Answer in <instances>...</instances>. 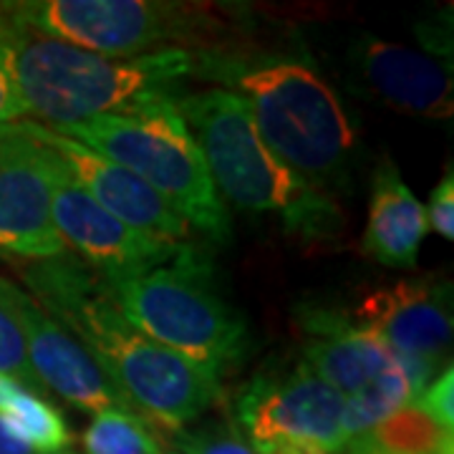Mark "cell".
I'll list each match as a JSON object with an SVG mask.
<instances>
[{
    "label": "cell",
    "mask_w": 454,
    "mask_h": 454,
    "mask_svg": "<svg viewBox=\"0 0 454 454\" xmlns=\"http://www.w3.org/2000/svg\"><path fill=\"white\" fill-rule=\"evenodd\" d=\"M162 454H182V452H162Z\"/></svg>",
    "instance_id": "4316f807"
},
{
    "label": "cell",
    "mask_w": 454,
    "mask_h": 454,
    "mask_svg": "<svg viewBox=\"0 0 454 454\" xmlns=\"http://www.w3.org/2000/svg\"><path fill=\"white\" fill-rule=\"evenodd\" d=\"M104 288L131 328L207 372L220 373L243 356V318L215 293L210 265L192 245L146 276Z\"/></svg>",
    "instance_id": "8992f818"
},
{
    "label": "cell",
    "mask_w": 454,
    "mask_h": 454,
    "mask_svg": "<svg viewBox=\"0 0 454 454\" xmlns=\"http://www.w3.org/2000/svg\"><path fill=\"white\" fill-rule=\"evenodd\" d=\"M0 376L26 391H41L28 358V340L16 306V286L0 278Z\"/></svg>",
    "instance_id": "ffe728a7"
},
{
    "label": "cell",
    "mask_w": 454,
    "mask_h": 454,
    "mask_svg": "<svg viewBox=\"0 0 454 454\" xmlns=\"http://www.w3.org/2000/svg\"><path fill=\"white\" fill-rule=\"evenodd\" d=\"M169 439L182 450V454H255L235 432V427L225 424H207L195 432L182 429L169 434Z\"/></svg>",
    "instance_id": "44dd1931"
},
{
    "label": "cell",
    "mask_w": 454,
    "mask_h": 454,
    "mask_svg": "<svg viewBox=\"0 0 454 454\" xmlns=\"http://www.w3.org/2000/svg\"><path fill=\"white\" fill-rule=\"evenodd\" d=\"M53 131L145 179L190 227L195 225L217 243L230 240L227 205L212 184L205 157L175 98H162L137 114L98 116Z\"/></svg>",
    "instance_id": "5b68a950"
},
{
    "label": "cell",
    "mask_w": 454,
    "mask_h": 454,
    "mask_svg": "<svg viewBox=\"0 0 454 454\" xmlns=\"http://www.w3.org/2000/svg\"><path fill=\"white\" fill-rule=\"evenodd\" d=\"M348 454H454V434L414 404L404 406L372 432L351 439Z\"/></svg>",
    "instance_id": "e0dca14e"
},
{
    "label": "cell",
    "mask_w": 454,
    "mask_h": 454,
    "mask_svg": "<svg viewBox=\"0 0 454 454\" xmlns=\"http://www.w3.org/2000/svg\"><path fill=\"white\" fill-rule=\"evenodd\" d=\"M192 79L243 98L268 149L318 190L343 177L356 131L306 53L235 43L192 51Z\"/></svg>",
    "instance_id": "7a4b0ae2"
},
{
    "label": "cell",
    "mask_w": 454,
    "mask_h": 454,
    "mask_svg": "<svg viewBox=\"0 0 454 454\" xmlns=\"http://www.w3.org/2000/svg\"><path fill=\"white\" fill-rule=\"evenodd\" d=\"M0 417L13 429L16 437L23 439L38 454H59L71 444L64 417L49 402L18 384L8 404L3 406Z\"/></svg>",
    "instance_id": "ac0fdd59"
},
{
    "label": "cell",
    "mask_w": 454,
    "mask_h": 454,
    "mask_svg": "<svg viewBox=\"0 0 454 454\" xmlns=\"http://www.w3.org/2000/svg\"><path fill=\"white\" fill-rule=\"evenodd\" d=\"M235 432L255 454H339L348 447L343 399L303 361L260 373L235 396Z\"/></svg>",
    "instance_id": "9c48e42d"
},
{
    "label": "cell",
    "mask_w": 454,
    "mask_h": 454,
    "mask_svg": "<svg viewBox=\"0 0 454 454\" xmlns=\"http://www.w3.org/2000/svg\"><path fill=\"white\" fill-rule=\"evenodd\" d=\"M51 217L61 245L74 250L101 278V283L146 276L172 262L187 245L167 243L116 220L76 179L68 177L59 160Z\"/></svg>",
    "instance_id": "8fae6325"
},
{
    "label": "cell",
    "mask_w": 454,
    "mask_h": 454,
    "mask_svg": "<svg viewBox=\"0 0 454 454\" xmlns=\"http://www.w3.org/2000/svg\"><path fill=\"white\" fill-rule=\"evenodd\" d=\"M0 41L26 106V116L49 129H66L98 116L137 114L182 94L192 79V51L162 49L109 59L18 23L0 5Z\"/></svg>",
    "instance_id": "3957f363"
},
{
    "label": "cell",
    "mask_w": 454,
    "mask_h": 454,
    "mask_svg": "<svg viewBox=\"0 0 454 454\" xmlns=\"http://www.w3.org/2000/svg\"><path fill=\"white\" fill-rule=\"evenodd\" d=\"M13 389H16V384L0 376V411H3V406L8 404V399H11V394H13Z\"/></svg>",
    "instance_id": "484cf974"
},
{
    "label": "cell",
    "mask_w": 454,
    "mask_h": 454,
    "mask_svg": "<svg viewBox=\"0 0 454 454\" xmlns=\"http://www.w3.org/2000/svg\"><path fill=\"white\" fill-rule=\"evenodd\" d=\"M86 454H162L157 429L129 409H106L83 432Z\"/></svg>",
    "instance_id": "d6986e66"
},
{
    "label": "cell",
    "mask_w": 454,
    "mask_h": 454,
    "mask_svg": "<svg viewBox=\"0 0 454 454\" xmlns=\"http://www.w3.org/2000/svg\"><path fill=\"white\" fill-rule=\"evenodd\" d=\"M427 210L414 197L396 167L384 157L372 184L369 220L364 230V253L384 268H417L427 238Z\"/></svg>",
    "instance_id": "2e32d148"
},
{
    "label": "cell",
    "mask_w": 454,
    "mask_h": 454,
    "mask_svg": "<svg viewBox=\"0 0 454 454\" xmlns=\"http://www.w3.org/2000/svg\"><path fill=\"white\" fill-rule=\"evenodd\" d=\"M23 278L35 303L66 331H74L131 409L154 429L182 432L220 399L217 373L131 328L101 278L66 253L26 268Z\"/></svg>",
    "instance_id": "6da1fadb"
},
{
    "label": "cell",
    "mask_w": 454,
    "mask_h": 454,
    "mask_svg": "<svg viewBox=\"0 0 454 454\" xmlns=\"http://www.w3.org/2000/svg\"><path fill=\"white\" fill-rule=\"evenodd\" d=\"M5 5L18 23L109 59L162 49H217L230 33L223 13L200 3L31 0Z\"/></svg>",
    "instance_id": "52a82bcc"
},
{
    "label": "cell",
    "mask_w": 454,
    "mask_h": 454,
    "mask_svg": "<svg viewBox=\"0 0 454 454\" xmlns=\"http://www.w3.org/2000/svg\"><path fill=\"white\" fill-rule=\"evenodd\" d=\"M16 306L23 321L31 369L43 389L56 391L76 409L101 414L106 409H129L124 394L114 387L97 358L86 351L82 340L56 318H51L33 298L16 288Z\"/></svg>",
    "instance_id": "9a60e30c"
},
{
    "label": "cell",
    "mask_w": 454,
    "mask_h": 454,
    "mask_svg": "<svg viewBox=\"0 0 454 454\" xmlns=\"http://www.w3.org/2000/svg\"><path fill=\"white\" fill-rule=\"evenodd\" d=\"M0 454H38L26 442L13 434V429L0 417Z\"/></svg>",
    "instance_id": "d4e9b609"
},
{
    "label": "cell",
    "mask_w": 454,
    "mask_h": 454,
    "mask_svg": "<svg viewBox=\"0 0 454 454\" xmlns=\"http://www.w3.org/2000/svg\"><path fill=\"white\" fill-rule=\"evenodd\" d=\"M23 116H26V106H23V98L18 91L16 79H13L5 46L0 41V127L16 124Z\"/></svg>",
    "instance_id": "cb8c5ba5"
},
{
    "label": "cell",
    "mask_w": 454,
    "mask_h": 454,
    "mask_svg": "<svg viewBox=\"0 0 454 454\" xmlns=\"http://www.w3.org/2000/svg\"><path fill=\"white\" fill-rule=\"evenodd\" d=\"M175 104L223 202L250 215H276L288 232L306 240H325L339 232L336 202L268 149L243 98L212 86L179 94Z\"/></svg>",
    "instance_id": "277c9868"
},
{
    "label": "cell",
    "mask_w": 454,
    "mask_h": 454,
    "mask_svg": "<svg viewBox=\"0 0 454 454\" xmlns=\"http://www.w3.org/2000/svg\"><path fill=\"white\" fill-rule=\"evenodd\" d=\"M56 160L33 137L28 121L0 127V255L51 260L66 247L56 235L53 205Z\"/></svg>",
    "instance_id": "7c38bea8"
},
{
    "label": "cell",
    "mask_w": 454,
    "mask_h": 454,
    "mask_svg": "<svg viewBox=\"0 0 454 454\" xmlns=\"http://www.w3.org/2000/svg\"><path fill=\"white\" fill-rule=\"evenodd\" d=\"M354 318L396 354L414 394L429 384L434 372L450 366L452 286L447 280L406 278L379 288L361 301Z\"/></svg>",
    "instance_id": "30bf717a"
},
{
    "label": "cell",
    "mask_w": 454,
    "mask_h": 454,
    "mask_svg": "<svg viewBox=\"0 0 454 454\" xmlns=\"http://www.w3.org/2000/svg\"><path fill=\"white\" fill-rule=\"evenodd\" d=\"M303 364L339 391L346 437H361L414 402L402 361L376 333L325 309H306Z\"/></svg>",
    "instance_id": "ba28073f"
},
{
    "label": "cell",
    "mask_w": 454,
    "mask_h": 454,
    "mask_svg": "<svg viewBox=\"0 0 454 454\" xmlns=\"http://www.w3.org/2000/svg\"><path fill=\"white\" fill-rule=\"evenodd\" d=\"M452 394H454V372L452 364L444 366L437 373V379L432 384H427L417 399L411 404L417 406L419 411H424L432 422L442 427L444 432H454V406H452Z\"/></svg>",
    "instance_id": "7402d4cb"
},
{
    "label": "cell",
    "mask_w": 454,
    "mask_h": 454,
    "mask_svg": "<svg viewBox=\"0 0 454 454\" xmlns=\"http://www.w3.org/2000/svg\"><path fill=\"white\" fill-rule=\"evenodd\" d=\"M427 210V223L437 230L444 240H454V175L447 169V175L439 179V184L432 190Z\"/></svg>",
    "instance_id": "603a6c76"
},
{
    "label": "cell",
    "mask_w": 454,
    "mask_h": 454,
    "mask_svg": "<svg viewBox=\"0 0 454 454\" xmlns=\"http://www.w3.org/2000/svg\"><path fill=\"white\" fill-rule=\"evenodd\" d=\"M346 66L356 94L409 116L452 119V64L442 56L364 33L348 46Z\"/></svg>",
    "instance_id": "4fadbf2b"
},
{
    "label": "cell",
    "mask_w": 454,
    "mask_h": 454,
    "mask_svg": "<svg viewBox=\"0 0 454 454\" xmlns=\"http://www.w3.org/2000/svg\"><path fill=\"white\" fill-rule=\"evenodd\" d=\"M28 127L41 145L49 146L51 154L68 172V177L76 179L116 220L167 243H187L190 225L145 179L43 124L28 121Z\"/></svg>",
    "instance_id": "5bb4252c"
}]
</instances>
